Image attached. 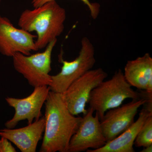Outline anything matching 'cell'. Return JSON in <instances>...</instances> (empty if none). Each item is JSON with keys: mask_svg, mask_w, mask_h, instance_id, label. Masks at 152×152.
Segmentation results:
<instances>
[{"mask_svg": "<svg viewBox=\"0 0 152 152\" xmlns=\"http://www.w3.org/2000/svg\"><path fill=\"white\" fill-rule=\"evenodd\" d=\"M45 104V126L39 152H68L82 117L71 113L63 94L50 91Z\"/></svg>", "mask_w": 152, "mask_h": 152, "instance_id": "cell-1", "label": "cell"}, {"mask_svg": "<svg viewBox=\"0 0 152 152\" xmlns=\"http://www.w3.org/2000/svg\"><path fill=\"white\" fill-rule=\"evenodd\" d=\"M34 8L22 12L18 25L20 28L28 32H35L37 38L35 42L39 50L45 48L62 34L66 12L56 0Z\"/></svg>", "mask_w": 152, "mask_h": 152, "instance_id": "cell-2", "label": "cell"}, {"mask_svg": "<svg viewBox=\"0 0 152 152\" xmlns=\"http://www.w3.org/2000/svg\"><path fill=\"white\" fill-rule=\"evenodd\" d=\"M142 97V93L132 88L122 71L119 69L110 80L101 82L92 90L88 103L90 108L97 113L101 121L107 111L121 105L126 99H136Z\"/></svg>", "mask_w": 152, "mask_h": 152, "instance_id": "cell-3", "label": "cell"}, {"mask_svg": "<svg viewBox=\"0 0 152 152\" xmlns=\"http://www.w3.org/2000/svg\"><path fill=\"white\" fill-rule=\"evenodd\" d=\"M81 45L78 56L73 61H68L62 54L59 56L62 66L59 73L51 76V91L63 94L72 83L94 67L96 62L94 45L87 37L82 38Z\"/></svg>", "mask_w": 152, "mask_h": 152, "instance_id": "cell-4", "label": "cell"}, {"mask_svg": "<svg viewBox=\"0 0 152 152\" xmlns=\"http://www.w3.org/2000/svg\"><path fill=\"white\" fill-rule=\"evenodd\" d=\"M57 39L52 41L42 53L25 55L18 53L12 57L15 70L20 74L34 88L50 86L51 83L52 55Z\"/></svg>", "mask_w": 152, "mask_h": 152, "instance_id": "cell-5", "label": "cell"}, {"mask_svg": "<svg viewBox=\"0 0 152 152\" xmlns=\"http://www.w3.org/2000/svg\"><path fill=\"white\" fill-rule=\"evenodd\" d=\"M107 76L102 68L91 69L70 85L63 95L71 113L76 116L86 113V107L91 92Z\"/></svg>", "mask_w": 152, "mask_h": 152, "instance_id": "cell-6", "label": "cell"}, {"mask_svg": "<svg viewBox=\"0 0 152 152\" xmlns=\"http://www.w3.org/2000/svg\"><path fill=\"white\" fill-rule=\"evenodd\" d=\"M141 98L132 101L118 107L110 109L105 113L100 121L101 127L107 142L110 141L121 134L134 122V118L140 107L148 100L145 91Z\"/></svg>", "mask_w": 152, "mask_h": 152, "instance_id": "cell-7", "label": "cell"}, {"mask_svg": "<svg viewBox=\"0 0 152 152\" xmlns=\"http://www.w3.org/2000/svg\"><path fill=\"white\" fill-rule=\"evenodd\" d=\"M50 91L49 86H41L35 87L33 92L26 98L6 97L7 103L15 109V113L12 118L5 124L6 128L13 129L24 120H27L29 124L40 118L42 115L41 110Z\"/></svg>", "mask_w": 152, "mask_h": 152, "instance_id": "cell-8", "label": "cell"}, {"mask_svg": "<svg viewBox=\"0 0 152 152\" xmlns=\"http://www.w3.org/2000/svg\"><path fill=\"white\" fill-rule=\"evenodd\" d=\"M90 108L84 115L79 127L70 141L68 152H81L103 146L107 141L101 127L99 115ZM91 150V149H90Z\"/></svg>", "mask_w": 152, "mask_h": 152, "instance_id": "cell-9", "label": "cell"}, {"mask_svg": "<svg viewBox=\"0 0 152 152\" xmlns=\"http://www.w3.org/2000/svg\"><path fill=\"white\" fill-rule=\"evenodd\" d=\"M35 38L37 36L15 27L10 19L0 15V54L11 57L18 53L29 55L38 50Z\"/></svg>", "mask_w": 152, "mask_h": 152, "instance_id": "cell-10", "label": "cell"}, {"mask_svg": "<svg viewBox=\"0 0 152 152\" xmlns=\"http://www.w3.org/2000/svg\"><path fill=\"white\" fill-rule=\"evenodd\" d=\"M45 126V117H41L24 127L1 129L0 137L7 139L22 152H35L42 137Z\"/></svg>", "mask_w": 152, "mask_h": 152, "instance_id": "cell-11", "label": "cell"}, {"mask_svg": "<svg viewBox=\"0 0 152 152\" xmlns=\"http://www.w3.org/2000/svg\"><path fill=\"white\" fill-rule=\"evenodd\" d=\"M147 101L143 105L136 121L113 140L99 148L88 150L87 152H134V143L138 134L148 117L152 115V101Z\"/></svg>", "mask_w": 152, "mask_h": 152, "instance_id": "cell-12", "label": "cell"}, {"mask_svg": "<svg viewBox=\"0 0 152 152\" xmlns=\"http://www.w3.org/2000/svg\"><path fill=\"white\" fill-rule=\"evenodd\" d=\"M124 76L131 86L145 91L152 80V58L147 53L142 56L128 61L124 68Z\"/></svg>", "mask_w": 152, "mask_h": 152, "instance_id": "cell-13", "label": "cell"}, {"mask_svg": "<svg viewBox=\"0 0 152 152\" xmlns=\"http://www.w3.org/2000/svg\"><path fill=\"white\" fill-rule=\"evenodd\" d=\"M134 144L138 148L152 145V115L146 120L136 137Z\"/></svg>", "mask_w": 152, "mask_h": 152, "instance_id": "cell-14", "label": "cell"}, {"mask_svg": "<svg viewBox=\"0 0 152 152\" xmlns=\"http://www.w3.org/2000/svg\"><path fill=\"white\" fill-rule=\"evenodd\" d=\"M53 0H32V5L33 7L36 8L39 7L45 3ZM86 5L90 10L91 15L93 19H96L100 12V5L97 3H92L89 0H80Z\"/></svg>", "mask_w": 152, "mask_h": 152, "instance_id": "cell-15", "label": "cell"}, {"mask_svg": "<svg viewBox=\"0 0 152 152\" xmlns=\"http://www.w3.org/2000/svg\"><path fill=\"white\" fill-rule=\"evenodd\" d=\"M15 148L11 142L4 137H1L0 139V152H16Z\"/></svg>", "mask_w": 152, "mask_h": 152, "instance_id": "cell-16", "label": "cell"}, {"mask_svg": "<svg viewBox=\"0 0 152 152\" xmlns=\"http://www.w3.org/2000/svg\"><path fill=\"white\" fill-rule=\"evenodd\" d=\"M152 145L143 148V149L141 151V152H152Z\"/></svg>", "mask_w": 152, "mask_h": 152, "instance_id": "cell-17", "label": "cell"}, {"mask_svg": "<svg viewBox=\"0 0 152 152\" xmlns=\"http://www.w3.org/2000/svg\"><path fill=\"white\" fill-rule=\"evenodd\" d=\"M2 0H0V4H1V2Z\"/></svg>", "mask_w": 152, "mask_h": 152, "instance_id": "cell-18", "label": "cell"}]
</instances>
